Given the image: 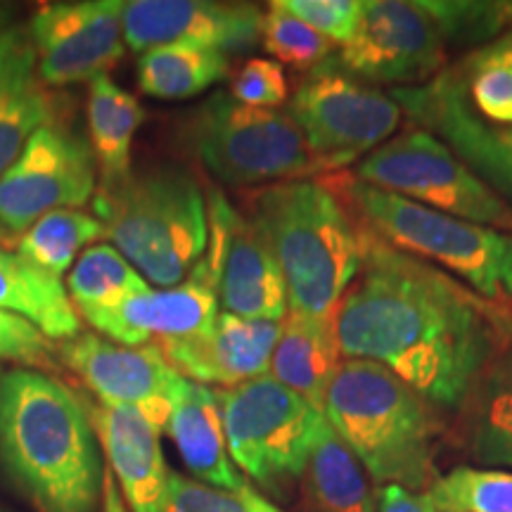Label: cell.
I'll use <instances>...</instances> for the list:
<instances>
[{
	"mask_svg": "<svg viewBox=\"0 0 512 512\" xmlns=\"http://www.w3.org/2000/svg\"><path fill=\"white\" fill-rule=\"evenodd\" d=\"M463 64H470V67H477V64H508V67H512V31L472 50Z\"/></svg>",
	"mask_w": 512,
	"mask_h": 512,
	"instance_id": "obj_40",
	"label": "cell"
},
{
	"mask_svg": "<svg viewBox=\"0 0 512 512\" xmlns=\"http://www.w3.org/2000/svg\"><path fill=\"white\" fill-rule=\"evenodd\" d=\"M337 335L344 358L373 361L434 408L460 411L512 342V309L368 230L361 268L339 302Z\"/></svg>",
	"mask_w": 512,
	"mask_h": 512,
	"instance_id": "obj_1",
	"label": "cell"
},
{
	"mask_svg": "<svg viewBox=\"0 0 512 512\" xmlns=\"http://www.w3.org/2000/svg\"><path fill=\"white\" fill-rule=\"evenodd\" d=\"M377 512H437L427 494L403 489V486H375Z\"/></svg>",
	"mask_w": 512,
	"mask_h": 512,
	"instance_id": "obj_39",
	"label": "cell"
},
{
	"mask_svg": "<svg viewBox=\"0 0 512 512\" xmlns=\"http://www.w3.org/2000/svg\"><path fill=\"white\" fill-rule=\"evenodd\" d=\"M69 100L41 79L24 24L0 34V176L41 128L67 124Z\"/></svg>",
	"mask_w": 512,
	"mask_h": 512,
	"instance_id": "obj_20",
	"label": "cell"
},
{
	"mask_svg": "<svg viewBox=\"0 0 512 512\" xmlns=\"http://www.w3.org/2000/svg\"><path fill=\"white\" fill-rule=\"evenodd\" d=\"M249 219L283 271L294 313L328 316L339 309L366 252L368 230L330 181L302 178L249 195Z\"/></svg>",
	"mask_w": 512,
	"mask_h": 512,
	"instance_id": "obj_3",
	"label": "cell"
},
{
	"mask_svg": "<svg viewBox=\"0 0 512 512\" xmlns=\"http://www.w3.org/2000/svg\"><path fill=\"white\" fill-rule=\"evenodd\" d=\"M164 512H283L261 496L254 486L219 489L181 472H169V496Z\"/></svg>",
	"mask_w": 512,
	"mask_h": 512,
	"instance_id": "obj_33",
	"label": "cell"
},
{
	"mask_svg": "<svg viewBox=\"0 0 512 512\" xmlns=\"http://www.w3.org/2000/svg\"><path fill=\"white\" fill-rule=\"evenodd\" d=\"M38 72L50 88L110 76L124 57L121 0L41 5L27 24Z\"/></svg>",
	"mask_w": 512,
	"mask_h": 512,
	"instance_id": "obj_14",
	"label": "cell"
},
{
	"mask_svg": "<svg viewBox=\"0 0 512 512\" xmlns=\"http://www.w3.org/2000/svg\"><path fill=\"white\" fill-rule=\"evenodd\" d=\"M0 465L36 512H100L105 465L86 401L41 370L0 373Z\"/></svg>",
	"mask_w": 512,
	"mask_h": 512,
	"instance_id": "obj_2",
	"label": "cell"
},
{
	"mask_svg": "<svg viewBox=\"0 0 512 512\" xmlns=\"http://www.w3.org/2000/svg\"><path fill=\"white\" fill-rule=\"evenodd\" d=\"M392 98L512 207V126L479 119L448 69L422 86L392 88Z\"/></svg>",
	"mask_w": 512,
	"mask_h": 512,
	"instance_id": "obj_16",
	"label": "cell"
},
{
	"mask_svg": "<svg viewBox=\"0 0 512 512\" xmlns=\"http://www.w3.org/2000/svg\"><path fill=\"white\" fill-rule=\"evenodd\" d=\"M230 95L249 107H278L287 100V79L275 60H247L230 81Z\"/></svg>",
	"mask_w": 512,
	"mask_h": 512,
	"instance_id": "obj_37",
	"label": "cell"
},
{
	"mask_svg": "<svg viewBox=\"0 0 512 512\" xmlns=\"http://www.w3.org/2000/svg\"><path fill=\"white\" fill-rule=\"evenodd\" d=\"M437 22L441 36L456 41H484L512 24L508 3H434L422 0Z\"/></svg>",
	"mask_w": 512,
	"mask_h": 512,
	"instance_id": "obj_35",
	"label": "cell"
},
{
	"mask_svg": "<svg viewBox=\"0 0 512 512\" xmlns=\"http://www.w3.org/2000/svg\"><path fill=\"white\" fill-rule=\"evenodd\" d=\"M60 358L100 403L133 408L159 432L166 430L171 411L188 382L166 361L155 342L124 347L88 332L64 342Z\"/></svg>",
	"mask_w": 512,
	"mask_h": 512,
	"instance_id": "obj_13",
	"label": "cell"
},
{
	"mask_svg": "<svg viewBox=\"0 0 512 512\" xmlns=\"http://www.w3.org/2000/svg\"><path fill=\"white\" fill-rule=\"evenodd\" d=\"M226 53L192 46H159L138 60V88L157 100H188L226 79Z\"/></svg>",
	"mask_w": 512,
	"mask_h": 512,
	"instance_id": "obj_29",
	"label": "cell"
},
{
	"mask_svg": "<svg viewBox=\"0 0 512 512\" xmlns=\"http://www.w3.org/2000/svg\"><path fill=\"white\" fill-rule=\"evenodd\" d=\"M444 46L422 0H363L354 36L332 62L363 83L413 88L444 72Z\"/></svg>",
	"mask_w": 512,
	"mask_h": 512,
	"instance_id": "obj_12",
	"label": "cell"
},
{
	"mask_svg": "<svg viewBox=\"0 0 512 512\" xmlns=\"http://www.w3.org/2000/svg\"><path fill=\"white\" fill-rule=\"evenodd\" d=\"M102 235L105 226L95 214L81 209H57L36 221L19 238L17 254L55 278H62L72 268L79 249Z\"/></svg>",
	"mask_w": 512,
	"mask_h": 512,
	"instance_id": "obj_30",
	"label": "cell"
},
{
	"mask_svg": "<svg viewBox=\"0 0 512 512\" xmlns=\"http://www.w3.org/2000/svg\"><path fill=\"white\" fill-rule=\"evenodd\" d=\"M264 12L252 3L219 0H121L124 43L136 53L192 46L242 53L261 41Z\"/></svg>",
	"mask_w": 512,
	"mask_h": 512,
	"instance_id": "obj_17",
	"label": "cell"
},
{
	"mask_svg": "<svg viewBox=\"0 0 512 512\" xmlns=\"http://www.w3.org/2000/svg\"><path fill=\"white\" fill-rule=\"evenodd\" d=\"M216 268L204 252L200 264L178 285L147 290L107 313L93 328L124 347H143L152 337L183 339L204 335L219 318Z\"/></svg>",
	"mask_w": 512,
	"mask_h": 512,
	"instance_id": "obj_18",
	"label": "cell"
},
{
	"mask_svg": "<svg viewBox=\"0 0 512 512\" xmlns=\"http://www.w3.org/2000/svg\"><path fill=\"white\" fill-rule=\"evenodd\" d=\"M12 15H15V8L8 3H0V34H3L8 27H12V22H10Z\"/></svg>",
	"mask_w": 512,
	"mask_h": 512,
	"instance_id": "obj_42",
	"label": "cell"
},
{
	"mask_svg": "<svg viewBox=\"0 0 512 512\" xmlns=\"http://www.w3.org/2000/svg\"><path fill=\"white\" fill-rule=\"evenodd\" d=\"M467 453L512 472V342L484 370L463 403Z\"/></svg>",
	"mask_w": 512,
	"mask_h": 512,
	"instance_id": "obj_25",
	"label": "cell"
},
{
	"mask_svg": "<svg viewBox=\"0 0 512 512\" xmlns=\"http://www.w3.org/2000/svg\"><path fill=\"white\" fill-rule=\"evenodd\" d=\"M164 432L197 482L219 489H240L247 484L230 460L216 389L185 382Z\"/></svg>",
	"mask_w": 512,
	"mask_h": 512,
	"instance_id": "obj_23",
	"label": "cell"
},
{
	"mask_svg": "<svg viewBox=\"0 0 512 512\" xmlns=\"http://www.w3.org/2000/svg\"><path fill=\"white\" fill-rule=\"evenodd\" d=\"M207 254L216 268L223 311L249 320H283L290 311L283 271L249 216L211 190Z\"/></svg>",
	"mask_w": 512,
	"mask_h": 512,
	"instance_id": "obj_15",
	"label": "cell"
},
{
	"mask_svg": "<svg viewBox=\"0 0 512 512\" xmlns=\"http://www.w3.org/2000/svg\"><path fill=\"white\" fill-rule=\"evenodd\" d=\"M98 192L88 138L67 124L46 126L0 176V233L19 235L57 209H81Z\"/></svg>",
	"mask_w": 512,
	"mask_h": 512,
	"instance_id": "obj_11",
	"label": "cell"
},
{
	"mask_svg": "<svg viewBox=\"0 0 512 512\" xmlns=\"http://www.w3.org/2000/svg\"><path fill=\"white\" fill-rule=\"evenodd\" d=\"M342 361L337 311L328 316L287 311L268 375L323 411L325 392Z\"/></svg>",
	"mask_w": 512,
	"mask_h": 512,
	"instance_id": "obj_22",
	"label": "cell"
},
{
	"mask_svg": "<svg viewBox=\"0 0 512 512\" xmlns=\"http://www.w3.org/2000/svg\"><path fill=\"white\" fill-rule=\"evenodd\" d=\"M93 207L112 247L152 285H178L207 252V195L188 171H131L98 185Z\"/></svg>",
	"mask_w": 512,
	"mask_h": 512,
	"instance_id": "obj_5",
	"label": "cell"
},
{
	"mask_svg": "<svg viewBox=\"0 0 512 512\" xmlns=\"http://www.w3.org/2000/svg\"><path fill=\"white\" fill-rule=\"evenodd\" d=\"M0 311L24 318L48 339L69 342L81 335V316L62 278L5 249H0Z\"/></svg>",
	"mask_w": 512,
	"mask_h": 512,
	"instance_id": "obj_24",
	"label": "cell"
},
{
	"mask_svg": "<svg viewBox=\"0 0 512 512\" xmlns=\"http://www.w3.org/2000/svg\"><path fill=\"white\" fill-rule=\"evenodd\" d=\"M290 114L323 176L366 159L394 138L403 117L392 95L354 79L332 60L311 69L299 83Z\"/></svg>",
	"mask_w": 512,
	"mask_h": 512,
	"instance_id": "obj_10",
	"label": "cell"
},
{
	"mask_svg": "<svg viewBox=\"0 0 512 512\" xmlns=\"http://www.w3.org/2000/svg\"><path fill=\"white\" fill-rule=\"evenodd\" d=\"M147 290L150 283L112 245L88 247L67 280L76 313L91 325Z\"/></svg>",
	"mask_w": 512,
	"mask_h": 512,
	"instance_id": "obj_28",
	"label": "cell"
},
{
	"mask_svg": "<svg viewBox=\"0 0 512 512\" xmlns=\"http://www.w3.org/2000/svg\"><path fill=\"white\" fill-rule=\"evenodd\" d=\"M323 415L375 486L430 489L437 415L392 370L344 358L325 392Z\"/></svg>",
	"mask_w": 512,
	"mask_h": 512,
	"instance_id": "obj_4",
	"label": "cell"
},
{
	"mask_svg": "<svg viewBox=\"0 0 512 512\" xmlns=\"http://www.w3.org/2000/svg\"><path fill=\"white\" fill-rule=\"evenodd\" d=\"M0 363H17L24 368H57L53 339L24 318L0 311Z\"/></svg>",
	"mask_w": 512,
	"mask_h": 512,
	"instance_id": "obj_36",
	"label": "cell"
},
{
	"mask_svg": "<svg viewBox=\"0 0 512 512\" xmlns=\"http://www.w3.org/2000/svg\"><path fill=\"white\" fill-rule=\"evenodd\" d=\"M88 143L100 171L98 185L124 181L131 174V147L145 121L143 105L110 76L88 83Z\"/></svg>",
	"mask_w": 512,
	"mask_h": 512,
	"instance_id": "obj_26",
	"label": "cell"
},
{
	"mask_svg": "<svg viewBox=\"0 0 512 512\" xmlns=\"http://www.w3.org/2000/svg\"><path fill=\"white\" fill-rule=\"evenodd\" d=\"M0 512H8V510H3V508H0Z\"/></svg>",
	"mask_w": 512,
	"mask_h": 512,
	"instance_id": "obj_43",
	"label": "cell"
},
{
	"mask_svg": "<svg viewBox=\"0 0 512 512\" xmlns=\"http://www.w3.org/2000/svg\"><path fill=\"white\" fill-rule=\"evenodd\" d=\"M261 43H264L266 53L275 57V62L287 64L297 72H311L320 67L323 62H328L335 50V43L320 36L292 10H287L283 0H275L264 12Z\"/></svg>",
	"mask_w": 512,
	"mask_h": 512,
	"instance_id": "obj_32",
	"label": "cell"
},
{
	"mask_svg": "<svg viewBox=\"0 0 512 512\" xmlns=\"http://www.w3.org/2000/svg\"><path fill=\"white\" fill-rule=\"evenodd\" d=\"M375 238L437 266L486 302L512 309V233L456 219L347 176L332 183Z\"/></svg>",
	"mask_w": 512,
	"mask_h": 512,
	"instance_id": "obj_6",
	"label": "cell"
},
{
	"mask_svg": "<svg viewBox=\"0 0 512 512\" xmlns=\"http://www.w3.org/2000/svg\"><path fill=\"white\" fill-rule=\"evenodd\" d=\"M309 27L342 48L354 36L363 12V0H283Z\"/></svg>",
	"mask_w": 512,
	"mask_h": 512,
	"instance_id": "obj_38",
	"label": "cell"
},
{
	"mask_svg": "<svg viewBox=\"0 0 512 512\" xmlns=\"http://www.w3.org/2000/svg\"><path fill=\"white\" fill-rule=\"evenodd\" d=\"M458 81L467 105L479 119L496 126H512V67L508 64H470L460 62L448 69Z\"/></svg>",
	"mask_w": 512,
	"mask_h": 512,
	"instance_id": "obj_34",
	"label": "cell"
},
{
	"mask_svg": "<svg viewBox=\"0 0 512 512\" xmlns=\"http://www.w3.org/2000/svg\"><path fill=\"white\" fill-rule=\"evenodd\" d=\"M100 512H131L124 498L119 494V486L114 482L110 467L105 465V479H102V501H100Z\"/></svg>",
	"mask_w": 512,
	"mask_h": 512,
	"instance_id": "obj_41",
	"label": "cell"
},
{
	"mask_svg": "<svg viewBox=\"0 0 512 512\" xmlns=\"http://www.w3.org/2000/svg\"><path fill=\"white\" fill-rule=\"evenodd\" d=\"M98 444L107 458L119 494L131 512H164L169 496V467L164 463L159 432L133 408L88 403Z\"/></svg>",
	"mask_w": 512,
	"mask_h": 512,
	"instance_id": "obj_21",
	"label": "cell"
},
{
	"mask_svg": "<svg viewBox=\"0 0 512 512\" xmlns=\"http://www.w3.org/2000/svg\"><path fill=\"white\" fill-rule=\"evenodd\" d=\"M192 152L221 181L275 185L318 174L302 128L280 107H249L216 93L192 114Z\"/></svg>",
	"mask_w": 512,
	"mask_h": 512,
	"instance_id": "obj_8",
	"label": "cell"
},
{
	"mask_svg": "<svg viewBox=\"0 0 512 512\" xmlns=\"http://www.w3.org/2000/svg\"><path fill=\"white\" fill-rule=\"evenodd\" d=\"M226 446L235 467L264 489L302 479L328 420L271 375L216 389Z\"/></svg>",
	"mask_w": 512,
	"mask_h": 512,
	"instance_id": "obj_7",
	"label": "cell"
},
{
	"mask_svg": "<svg viewBox=\"0 0 512 512\" xmlns=\"http://www.w3.org/2000/svg\"><path fill=\"white\" fill-rule=\"evenodd\" d=\"M302 479L309 512H377L368 475L330 427L318 441Z\"/></svg>",
	"mask_w": 512,
	"mask_h": 512,
	"instance_id": "obj_27",
	"label": "cell"
},
{
	"mask_svg": "<svg viewBox=\"0 0 512 512\" xmlns=\"http://www.w3.org/2000/svg\"><path fill=\"white\" fill-rule=\"evenodd\" d=\"M351 178L422 207L512 233V207L425 128H408L356 164Z\"/></svg>",
	"mask_w": 512,
	"mask_h": 512,
	"instance_id": "obj_9",
	"label": "cell"
},
{
	"mask_svg": "<svg viewBox=\"0 0 512 512\" xmlns=\"http://www.w3.org/2000/svg\"><path fill=\"white\" fill-rule=\"evenodd\" d=\"M437 512H512V472L494 467H453L425 491Z\"/></svg>",
	"mask_w": 512,
	"mask_h": 512,
	"instance_id": "obj_31",
	"label": "cell"
},
{
	"mask_svg": "<svg viewBox=\"0 0 512 512\" xmlns=\"http://www.w3.org/2000/svg\"><path fill=\"white\" fill-rule=\"evenodd\" d=\"M283 320H249L221 311L204 335L155 344L185 380L228 389L268 373Z\"/></svg>",
	"mask_w": 512,
	"mask_h": 512,
	"instance_id": "obj_19",
	"label": "cell"
}]
</instances>
